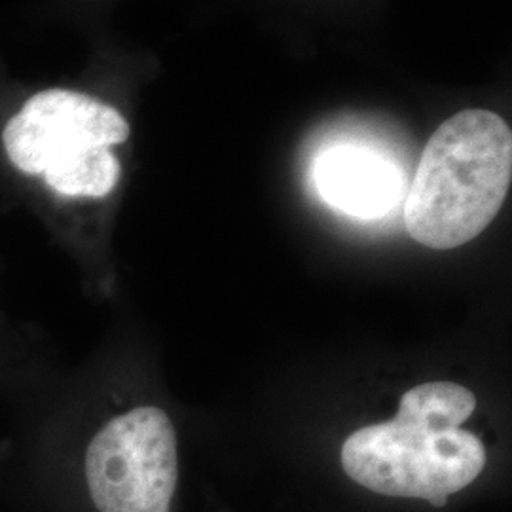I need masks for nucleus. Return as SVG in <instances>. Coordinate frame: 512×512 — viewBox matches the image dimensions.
I'll use <instances>...</instances> for the list:
<instances>
[{"label":"nucleus","instance_id":"obj_1","mask_svg":"<svg viewBox=\"0 0 512 512\" xmlns=\"http://www.w3.org/2000/svg\"><path fill=\"white\" fill-rule=\"evenodd\" d=\"M181 433L162 404L139 401L88 425H48L0 467L14 512H184Z\"/></svg>","mask_w":512,"mask_h":512},{"label":"nucleus","instance_id":"obj_2","mask_svg":"<svg viewBox=\"0 0 512 512\" xmlns=\"http://www.w3.org/2000/svg\"><path fill=\"white\" fill-rule=\"evenodd\" d=\"M475 391L450 380L412 385L397 410L349 429L327 465L338 490L389 512H444L490 488L494 446L471 425Z\"/></svg>","mask_w":512,"mask_h":512},{"label":"nucleus","instance_id":"obj_3","mask_svg":"<svg viewBox=\"0 0 512 512\" xmlns=\"http://www.w3.org/2000/svg\"><path fill=\"white\" fill-rule=\"evenodd\" d=\"M512 179V133L492 110H461L431 135L404 200L408 236L456 249L495 219Z\"/></svg>","mask_w":512,"mask_h":512},{"label":"nucleus","instance_id":"obj_4","mask_svg":"<svg viewBox=\"0 0 512 512\" xmlns=\"http://www.w3.org/2000/svg\"><path fill=\"white\" fill-rule=\"evenodd\" d=\"M128 120L86 93L44 90L2 131L8 160L65 198H105L122 177L110 147L128 141Z\"/></svg>","mask_w":512,"mask_h":512},{"label":"nucleus","instance_id":"obj_5","mask_svg":"<svg viewBox=\"0 0 512 512\" xmlns=\"http://www.w3.org/2000/svg\"><path fill=\"white\" fill-rule=\"evenodd\" d=\"M315 184L330 207L357 219H378L403 198L401 167L361 145H336L315 164Z\"/></svg>","mask_w":512,"mask_h":512},{"label":"nucleus","instance_id":"obj_6","mask_svg":"<svg viewBox=\"0 0 512 512\" xmlns=\"http://www.w3.org/2000/svg\"><path fill=\"white\" fill-rule=\"evenodd\" d=\"M8 452H10V446H8V444H0V467H2V463L8 458Z\"/></svg>","mask_w":512,"mask_h":512}]
</instances>
